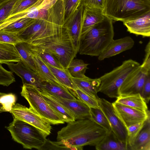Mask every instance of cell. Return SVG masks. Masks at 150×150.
<instances>
[{
  "label": "cell",
  "instance_id": "obj_1",
  "mask_svg": "<svg viewBox=\"0 0 150 150\" xmlns=\"http://www.w3.org/2000/svg\"><path fill=\"white\" fill-rule=\"evenodd\" d=\"M108 132L90 118L75 120L57 132V139L71 150H81L85 146H95Z\"/></svg>",
  "mask_w": 150,
  "mask_h": 150
},
{
  "label": "cell",
  "instance_id": "obj_2",
  "mask_svg": "<svg viewBox=\"0 0 150 150\" xmlns=\"http://www.w3.org/2000/svg\"><path fill=\"white\" fill-rule=\"evenodd\" d=\"M47 17L34 19L23 30L18 33L23 42L27 43L36 40L49 38L61 34L66 30L63 0H58L50 9Z\"/></svg>",
  "mask_w": 150,
  "mask_h": 150
},
{
  "label": "cell",
  "instance_id": "obj_3",
  "mask_svg": "<svg viewBox=\"0 0 150 150\" xmlns=\"http://www.w3.org/2000/svg\"><path fill=\"white\" fill-rule=\"evenodd\" d=\"M112 21L105 16L102 21L81 36L80 54L98 57L103 52L113 39Z\"/></svg>",
  "mask_w": 150,
  "mask_h": 150
},
{
  "label": "cell",
  "instance_id": "obj_4",
  "mask_svg": "<svg viewBox=\"0 0 150 150\" xmlns=\"http://www.w3.org/2000/svg\"><path fill=\"white\" fill-rule=\"evenodd\" d=\"M28 43L31 48L43 49L52 54L66 69L77 54L67 31L50 38L35 40Z\"/></svg>",
  "mask_w": 150,
  "mask_h": 150
},
{
  "label": "cell",
  "instance_id": "obj_5",
  "mask_svg": "<svg viewBox=\"0 0 150 150\" xmlns=\"http://www.w3.org/2000/svg\"><path fill=\"white\" fill-rule=\"evenodd\" d=\"M113 21L122 22L134 19L150 12L149 0H105L103 10Z\"/></svg>",
  "mask_w": 150,
  "mask_h": 150
},
{
  "label": "cell",
  "instance_id": "obj_6",
  "mask_svg": "<svg viewBox=\"0 0 150 150\" xmlns=\"http://www.w3.org/2000/svg\"><path fill=\"white\" fill-rule=\"evenodd\" d=\"M140 65L139 62L132 59L123 61L121 65L99 78L100 83L98 92L110 98H116L119 95L120 87Z\"/></svg>",
  "mask_w": 150,
  "mask_h": 150
},
{
  "label": "cell",
  "instance_id": "obj_7",
  "mask_svg": "<svg viewBox=\"0 0 150 150\" xmlns=\"http://www.w3.org/2000/svg\"><path fill=\"white\" fill-rule=\"evenodd\" d=\"M13 121L5 127L10 132L12 139L25 149L38 150L44 144L46 137L32 125L13 117Z\"/></svg>",
  "mask_w": 150,
  "mask_h": 150
},
{
  "label": "cell",
  "instance_id": "obj_8",
  "mask_svg": "<svg viewBox=\"0 0 150 150\" xmlns=\"http://www.w3.org/2000/svg\"><path fill=\"white\" fill-rule=\"evenodd\" d=\"M20 94L27 101L30 107L51 125L64 123V121L50 107L39 89L35 86L23 84Z\"/></svg>",
  "mask_w": 150,
  "mask_h": 150
},
{
  "label": "cell",
  "instance_id": "obj_9",
  "mask_svg": "<svg viewBox=\"0 0 150 150\" xmlns=\"http://www.w3.org/2000/svg\"><path fill=\"white\" fill-rule=\"evenodd\" d=\"M9 112L13 117L32 125L40 131L46 137L50 134L52 128L51 124L30 107L28 108L17 103Z\"/></svg>",
  "mask_w": 150,
  "mask_h": 150
},
{
  "label": "cell",
  "instance_id": "obj_10",
  "mask_svg": "<svg viewBox=\"0 0 150 150\" xmlns=\"http://www.w3.org/2000/svg\"><path fill=\"white\" fill-rule=\"evenodd\" d=\"M98 103L100 109L109 123L114 135L119 140L128 145L127 129L115 113L112 103L103 98H100Z\"/></svg>",
  "mask_w": 150,
  "mask_h": 150
},
{
  "label": "cell",
  "instance_id": "obj_11",
  "mask_svg": "<svg viewBox=\"0 0 150 150\" xmlns=\"http://www.w3.org/2000/svg\"><path fill=\"white\" fill-rule=\"evenodd\" d=\"M112 104L115 113L126 128L132 125L144 122L150 117L149 110L141 111L115 102Z\"/></svg>",
  "mask_w": 150,
  "mask_h": 150
},
{
  "label": "cell",
  "instance_id": "obj_12",
  "mask_svg": "<svg viewBox=\"0 0 150 150\" xmlns=\"http://www.w3.org/2000/svg\"><path fill=\"white\" fill-rule=\"evenodd\" d=\"M83 10L82 6H79L72 14L64 20L63 24L71 38L77 54L79 52L81 43Z\"/></svg>",
  "mask_w": 150,
  "mask_h": 150
},
{
  "label": "cell",
  "instance_id": "obj_13",
  "mask_svg": "<svg viewBox=\"0 0 150 150\" xmlns=\"http://www.w3.org/2000/svg\"><path fill=\"white\" fill-rule=\"evenodd\" d=\"M150 74L148 71L139 67L125 80L118 90L119 95L140 93L147 76Z\"/></svg>",
  "mask_w": 150,
  "mask_h": 150
},
{
  "label": "cell",
  "instance_id": "obj_14",
  "mask_svg": "<svg viewBox=\"0 0 150 150\" xmlns=\"http://www.w3.org/2000/svg\"><path fill=\"white\" fill-rule=\"evenodd\" d=\"M6 64L11 71L21 78L23 84L33 85L40 89L44 80L38 73L26 67L21 60L16 63L11 62Z\"/></svg>",
  "mask_w": 150,
  "mask_h": 150
},
{
  "label": "cell",
  "instance_id": "obj_15",
  "mask_svg": "<svg viewBox=\"0 0 150 150\" xmlns=\"http://www.w3.org/2000/svg\"><path fill=\"white\" fill-rule=\"evenodd\" d=\"M46 92L51 98L71 112L75 120L90 118V108L79 99L76 98L74 100L63 98Z\"/></svg>",
  "mask_w": 150,
  "mask_h": 150
},
{
  "label": "cell",
  "instance_id": "obj_16",
  "mask_svg": "<svg viewBox=\"0 0 150 150\" xmlns=\"http://www.w3.org/2000/svg\"><path fill=\"white\" fill-rule=\"evenodd\" d=\"M134 42L130 36L113 40L103 52L98 56L100 61L115 56L125 51L131 49Z\"/></svg>",
  "mask_w": 150,
  "mask_h": 150
},
{
  "label": "cell",
  "instance_id": "obj_17",
  "mask_svg": "<svg viewBox=\"0 0 150 150\" xmlns=\"http://www.w3.org/2000/svg\"><path fill=\"white\" fill-rule=\"evenodd\" d=\"M127 31L144 37L150 36V12L136 18L123 22Z\"/></svg>",
  "mask_w": 150,
  "mask_h": 150
},
{
  "label": "cell",
  "instance_id": "obj_18",
  "mask_svg": "<svg viewBox=\"0 0 150 150\" xmlns=\"http://www.w3.org/2000/svg\"><path fill=\"white\" fill-rule=\"evenodd\" d=\"M72 78L77 88L99 100L97 93L100 83V78L92 79L86 75L81 78Z\"/></svg>",
  "mask_w": 150,
  "mask_h": 150
},
{
  "label": "cell",
  "instance_id": "obj_19",
  "mask_svg": "<svg viewBox=\"0 0 150 150\" xmlns=\"http://www.w3.org/2000/svg\"><path fill=\"white\" fill-rule=\"evenodd\" d=\"M105 16L103 10L101 9L84 8L81 36L96 25L102 21Z\"/></svg>",
  "mask_w": 150,
  "mask_h": 150
},
{
  "label": "cell",
  "instance_id": "obj_20",
  "mask_svg": "<svg viewBox=\"0 0 150 150\" xmlns=\"http://www.w3.org/2000/svg\"><path fill=\"white\" fill-rule=\"evenodd\" d=\"M115 102L141 111L148 110L147 103L140 93L120 95Z\"/></svg>",
  "mask_w": 150,
  "mask_h": 150
},
{
  "label": "cell",
  "instance_id": "obj_21",
  "mask_svg": "<svg viewBox=\"0 0 150 150\" xmlns=\"http://www.w3.org/2000/svg\"><path fill=\"white\" fill-rule=\"evenodd\" d=\"M129 149L150 150V117L145 121L144 125Z\"/></svg>",
  "mask_w": 150,
  "mask_h": 150
},
{
  "label": "cell",
  "instance_id": "obj_22",
  "mask_svg": "<svg viewBox=\"0 0 150 150\" xmlns=\"http://www.w3.org/2000/svg\"><path fill=\"white\" fill-rule=\"evenodd\" d=\"M40 91L50 107L65 122L68 123L75 120L74 115L69 110L51 98L46 92Z\"/></svg>",
  "mask_w": 150,
  "mask_h": 150
},
{
  "label": "cell",
  "instance_id": "obj_23",
  "mask_svg": "<svg viewBox=\"0 0 150 150\" xmlns=\"http://www.w3.org/2000/svg\"><path fill=\"white\" fill-rule=\"evenodd\" d=\"M97 150H127V144L117 139L112 130L108 132L102 140L95 146Z\"/></svg>",
  "mask_w": 150,
  "mask_h": 150
},
{
  "label": "cell",
  "instance_id": "obj_24",
  "mask_svg": "<svg viewBox=\"0 0 150 150\" xmlns=\"http://www.w3.org/2000/svg\"><path fill=\"white\" fill-rule=\"evenodd\" d=\"M31 51L35 62L38 74L40 77L44 81L52 82L66 88L56 79L50 69L39 55Z\"/></svg>",
  "mask_w": 150,
  "mask_h": 150
},
{
  "label": "cell",
  "instance_id": "obj_25",
  "mask_svg": "<svg viewBox=\"0 0 150 150\" xmlns=\"http://www.w3.org/2000/svg\"><path fill=\"white\" fill-rule=\"evenodd\" d=\"M21 57L13 45L0 42V63L7 64L18 62Z\"/></svg>",
  "mask_w": 150,
  "mask_h": 150
},
{
  "label": "cell",
  "instance_id": "obj_26",
  "mask_svg": "<svg viewBox=\"0 0 150 150\" xmlns=\"http://www.w3.org/2000/svg\"><path fill=\"white\" fill-rule=\"evenodd\" d=\"M14 45L23 63L28 67L38 73L35 62L28 44L22 41Z\"/></svg>",
  "mask_w": 150,
  "mask_h": 150
},
{
  "label": "cell",
  "instance_id": "obj_27",
  "mask_svg": "<svg viewBox=\"0 0 150 150\" xmlns=\"http://www.w3.org/2000/svg\"><path fill=\"white\" fill-rule=\"evenodd\" d=\"M39 90L63 98L76 99L67 88L46 81H43Z\"/></svg>",
  "mask_w": 150,
  "mask_h": 150
},
{
  "label": "cell",
  "instance_id": "obj_28",
  "mask_svg": "<svg viewBox=\"0 0 150 150\" xmlns=\"http://www.w3.org/2000/svg\"><path fill=\"white\" fill-rule=\"evenodd\" d=\"M45 63L56 79L71 93L75 91L77 88L67 69L57 68Z\"/></svg>",
  "mask_w": 150,
  "mask_h": 150
},
{
  "label": "cell",
  "instance_id": "obj_29",
  "mask_svg": "<svg viewBox=\"0 0 150 150\" xmlns=\"http://www.w3.org/2000/svg\"><path fill=\"white\" fill-rule=\"evenodd\" d=\"M88 65L82 59H74L70 63L67 70L72 77L81 78L85 76V74L88 69Z\"/></svg>",
  "mask_w": 150,
  "mask_h": 150
},
{
  "label": "cell",
  "instance_id": "obj_30",
  "mask_svg": "<svg viewBox=\"0 0 150 150\" xmlns=\"http://www.w3.org/2000/svg\"><path fill=\"white\" fill-rule=\"evenodd\" d=\"M43 0H17L14 4L9 16L26 11L33 7H37Z\"/></svg>",
  "mask_w": 150,
  "mask_h": 150
},
{
  "label": "cell",
  "instance_id": "obj_31",
  "mask_svg": "<svg viewBox=\"0 0 150 150\" xmlns=\"http://www.w3.org/2000/svg\"><path fill=\"white\" fill-rule=\"evenodd\" d=\"M29 47L31 51L38 55L45 62L56 68L66 69L62 65L57 59L51 53L43 49Z\"/></svg>",
  "mask_w": 150,
  "mask_h": 150
},
{
  "label": "cell",
  "instance_id": "obj_32",
  "mask_svg": "<svg viewBox=\"0 0 150 150\" xmlns=\"http://www.w3.org/2000/svg\"><path fill=\"white\" fill-rule=\"evenodd\" d=\"M90 119L108 132L111 131L109 123L100 108H90Z\"/></svg>",
  "mask_w": 150,
  "mask_h": 150
},
{
  "label": "cell",
  "instance_id": "obj_33",
  "mask_svg": "<svg viewBox=\"0 0 150 150\" xmlns=\"http://www.w3.org/2000/svg\"><path fill=\"white\" fill-rule=\"evenodd\" d=\"M34 19L29 18H21L2 28L0 30L18 33L26 28Z\"/></svg>",
  "mask_w": 150,
  "mask_h": 150
},
{
  "label": "cell",
  "instance_id": "obj_34",
  "mask_svg": "<svg viewBox=\"0 0 150 150\" xmlns=\"http://www.w3.org/2000/svg\"><path fill=\"white\" fill-rule=\"evenodd\" d=\"M77 99L86 104L90 108H100L98 100L77 88L72 93Z\"/></svg>",
  "mask_w": 150,
  "mask_h": 150
},
{
  "label": "cell",
  "instance_id": "obj_35",
  "mask_svg": "<svg viewBox=\"0 0 150 150\" xmlns=\"http://www.w3.org/2000/svg\"><path fill=\"white\" fill-rule=\"evenodd\" d=\"M145 121L138 123L127 127V143L129 147L132 144L135 138L143 127Z\"/></svg>",
  "mask_w": 150,
  "mask_h": 150
},
{
  "label": "cell",
  "instance_id": "obj_36",
  "mask_svg": "<svg viewBox=\"0 0 150 150\" xmlns=\"http://www.w3.org/2000/svg\"><path fill=\"white\" fill-rule=\"evenodd\" d=\"M0 63V85L8 86L15 81V79L11 71L5 69Z\"/></svg>",
  "mask_w": 150,
  "mask_h": 150
},
{
  "label": "cell",
  "instance_id": "obj_37",
  "mask_svg": "<svg viewBox=\"0 0 150 150\" xmlns=\"http://www.w3.org/2000/svg\"><path fill=\"white\" fill-rule=\"evenodd\" d=\"M22 41L18 37V33L0 30V42L15 45Z\"/></svg>",
  "mask_w": 150,
  "mask_h": 150
},
{
  "label": "cell",
  "instance_id": "obj_38",
  "mask_svg": "<svg viewBox=\"0 0 150 150\" xmlns=\"http://www.w3.org/2000/svg\"><path fill=\"white\" fill-rule=\"evenodd\" d=\"M80 0H63L65 20L72 14L79 5Z\"/></svg>",
  "mask_w": 150,
  "mask_h": 150
},
{
  "label": "cell",
  "instance_id": "obj_39",
  "mask_svg": "<svg viewBox=\"0 0 150 150\" xmlns=\"http://www.w3.org/2000/svg\"><path fill=\"white\" fill-rule=\"evenodd\" d=\"M40 150L70 149L60 141H52L46 139L44 144Z\"/></svg>",
  "mask_w": 150,
  "mask_h": 150
},
{
  "label": "cell",
  "instance_id": "obj_40",
  "mask_svg": "<svg viewBox=\"0 0 150 150\" xmlns=\"http://www.w3.org/2000/svg\"><path fill=\"white\" fill-rule=\"evenodd\" d=\"M105 0H80L79 5L84 8H95L103 10Z\"/></svg>",
  "mask_w": 150,
  "mask_h": 150
},
{
  "label": "cell",
  "instance_id": "obj_41",
  "mask_svg": "<svg viewBox=\"0 0 150 150\" xmlns=\"http://www.w3.org/2000/svg\"><path fill=\"white\" fill-rule=\"evenodd\" d=\"M17 0H11L0 6V22L8 17Z\"/></svg>",
  "mask_w": 150,
  "mask_h": 150
},
{
  "label": "cell",
  "instance_id": "obj_42",
  "mask_svg": "<svg viewBox=\"0 0 150 150\" xmlns=\"http://www.w3.org/2000/svg\"><path fill=\"white\" fill-rule=\"evenodd\" d=\"M16 100V96L12 93H6L3 98V104L6 112H9L15 105Z\"/></svg>",
  "mask_w": 150,
  "mask_h": 150
},
{
  "label": "cell",
  "instance_id": "obj_43",
  "mask_svg": "<svg viewBox=\"0 0 150 150\" xmlns=\"http://www.w3.org/2000/svg\"><path fill=\"white\" fill-rule=\"evenodd\" d=\"M141 95L146 103H148L150 99V74L146 78Z\"/></svg>",
  "mask_w": 150,
  "mask_h": 150
},
{
  "label": "cell",
  "instance_id": "obj_44",
  "mask_svg": "<svg viewBox=\"0 0 150 150\" xmlns=\"http://www.w3.org/2000/svg\"><path fill=\"white\" fill-rule=\"evenodd\" d=\"M145 57L141 67L147 71H150V41H149L145 49Z\"/></svg>",
  "mask_w": 150,
  "mask_h": 150
},
{
  "label": "cell",
  "instance_id": "obj_45",
  "mask_svg": "<svg viewBox=\"0 0 150 150\" xmlns=\"http://www.w3.org/2000/svg\"><path fill=\"white\" fill-rule=\"evenodd\" d=\"M58 0H44L41 4L37 7L48 10L51 8Z\"/></svg>",
  "mask_w": 150,
  "mask_h": 150
},
{
  "label": "cell",
  "instance_id": "obj_46",
  "mask_svg": "<svg viewBox=\"0 0 150 150\" xmlns=\"http://www.w3.org/2000/svg\"><path fill=\"white\" fill-rule=\"evenodd\" d=\"M5 94V93L0 92V113L4 112H6L1 102V97Z\"/></svg>",
  "mask_w": 150,
  "mask_h": 150
},
{
  "label": "cell",
  "instance_id": "obj_47",
  "mask_svg": "<svg viewBox=\"0 0 150 150\" xmlns=\"http://www.w3.org/2000/svg\"><path fill=\"white\" fill-rule=\"evenodd\" d=\"M11 0H0V6Z\"/></svg>",
  "mask_w": 150,
  "mask_h": 150
},
{
  "label": "cell",
  "instance_id": "obj_48",
  "mask_svg": "<svg viewBox=\"0 0 150 150\" xmlns=\"http://www.w3.org/2000/svg\"><path fill=\"white\" fill-rule=\"evenodd\" d=\"M149 0V1H150V0Z\"/></svg>",
  "mask_w": 150,
  "mask_h": 150
}]
</instances>
